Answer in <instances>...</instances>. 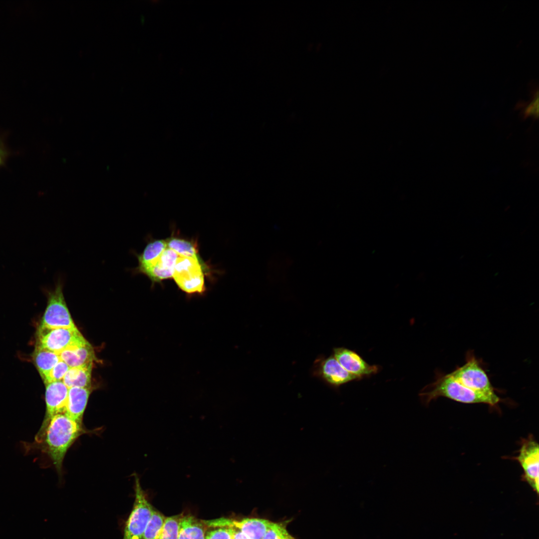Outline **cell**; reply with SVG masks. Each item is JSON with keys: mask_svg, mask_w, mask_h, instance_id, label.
Returning <instances> with one entry per match:
<instances>
[{"mask_svg": "<svg viewBox=\"0 0 539 539\" xmlns=\"http://www.w3.org/2000/svg\"><path fill=\"white\" fill-rule=\"evenodd\" d=\"M312 374L335 390L349 382L361 380L346 371L333 354L327 357L319 356L313 363Z\"/></svg>", "mask_w": 539, "mask_h": 539, "instance_id": "obj_6", "label": "cell"}, {"mask_svg": "<svg viewBox=\"0 0 539 539\" xmlns=\"http://www.w3.org/2000/svg\"><path fill=\"white\" fill-rule=\"evenodd\" d=\"M58 355L70 368L93 363L95 359L93 349L85 338L69 346Z\"/></svg>", "mask_w": 539, "mask_h": 539, "instance_id": "obj_13", "label": "cell"}, {"mask_svg": "<svg viewBox=\"0 0 539 539\" xmlns=\"http://www.w3.org/2000/svg\"><path fill=\"white\" fill-rule=\"evenodd\" d=\"M232 539H249L242 532L235 528H230Z\"/></svg>", "mask_w": 539, "mask_h": 539, "instance_id": "obj_26", "label": "cell"}, {"mask_svg": "<svg viewBox=\"0 0 539 539\" xmlns=\"http://www.w3.org/2000/svg\"><path fill=\"white\" fill-rule=\"evenodd\" d=\"M93 363L69 368L62 382L68 388H91V372Z\"/></svg>", "mask_w": 539, "mask_h": 539, "instance_id": "obj_16", "label": "cell"}, {"mask_svg": "<svg viewBox=\"0 0 539 539\" xmlns=\"http://www.w3.org/2000/svg\"><path fill=\"white\" fill-rule=\"evenodd\" d=\"M183 514L166 517L158 539H178L179 526Z\"/></svg>", "mask_w": 539, "mask_h": 539, "instance_id": "obj_21", "label": "cell"}, {"mask_svg": "<svg viewBox=\"0 0 539 539\" xmlns=\"http://www.w3.org/2000/svg\"><path fill=\"white\" fill-rule=\"evenodd\" d=\"M36 368L45 381L53 367L61 360L59 355L51 351L36 346L33 354Z\"/></svg>", "mask_w": 539, "mask_h": 539, "instance_id": "obj_18", "label": "cell"}, {"mask_svg": "<svg viewBox=\"0 0 539 539\" xmlns=\"http://www.w3.org/2000/svg\"><path fill=\"white\" fill-rule=\"evenodd\" d=\"M515 459L523 469V480L526 482L538 494L539 446L532 435L522 440L519 454Z\"/></svg>", "mask_w": 539, "mask_h": 539, "instance_id": "obj_7", "label": "cell"}, {"mask_svg": "<svg viewBox=\"0 0 539 539\" xmlns=\"http://www.w3.org/2000/svg\"><path fill=\"white\" fill-rule=\"evenodd\" d=\"M69 368L66 363L60 360L50 371L47 379L44 382L45 385L52 382L62 381Z\"/></svg>", "mask_w": 539, "mask_h": 539, "instance_id": "obj_23", "label": "cell"}, {"mask_svg": "<svg viewBox=\"0 0 539 539\" xmlns=\"http://www.w3.org/2000/svg\"><path fill=\"white\" fill-rule=\"evenodd\" d=\"M167 248V242L165 240H156L149 242L142 253L136 255L138 265L134 271L138 273L141 270L150 266Z\"/></svg>", "mask_w": 539, "mask_h": 539, "instance_id": "obj_17", "label": "cell"}, {"mask_svg": "<svg viewBox=\"0 0 539 539\" xmlns=\"http://www.w3.org/2000/svg\"><path fill=\"white\" fill-rule=\"evenodd\" d=\"M419 396L427 406L433 400L446 397L465 404L497 406L501 399L496 394L482 363L472 350L467 351L465 363L447 374L436 371L435 380L426 385Z\"/></svg>", "mask_w": 539, "mask_h": 539, "instance_id": "obj_1", "label": "cell"}, {"mask_svg": "<svg viewBox=\"0 0 539 539\" xmlns=\"http://www.w3.org/2000/svg\"><path fill=\"white\" fill-rule=\"evenodd\" d=\"M38 346L57 354L84 338L77 327L43 328L38 330Z\"/></svg>", "mask_w": 539, "mask_h": 539, "instance_id": "obj_8", "label": "cell"}, {"mask_svg": "<svg viewBox=\"0 0 539 539\" xmlns=\"http://www.w3.org/2000/svg\"><path fill=\"white\" fill-rule=\"evenodd\" d=\"M166 240L167 248L174 251L178 256L200 259L196 246L192 242L174 237Z\"/></svg>", "mask_w": 539, "mask_h": 539, "instance_id": "obj_19", "label": "cell"}, {"mask_svg": "<svg viewBox=\"0 0 539 539\" xmlns=\"http://www.w3.org/2000/svg\"><path fill=\"white\" fill-rule=\"evenodd\" d=\"M10 154V152L6 146L3 138L0 136V167L5 164Z\"/></svg>", "mask_w": 539, "mask_h": 539, "instance_id": "obj_25", "label": "cell"}, {"mask_svg": "<svg viewBox=\"0 0 539 539\" xmlns=\"http://www.w3.org/2000/svg\"><path fill=\"white\" fill-rule=\"evenodd\" d=\"M166 517L154 508L144 531L142 539H158Z\"/></svg>", "mask_w": 539, "mask_h": 539, "instance_id": "obj_20", "label": "cell"}, {"mask_svg": "<svg viewBox=\"0 0 539 539\" xmlns=\"http://www.w3.org/2000/svg\"><path fill=\"white\" fill-rule=\"evenodd\" d=\"M173 278L178 287L188 294H202L206 290L204 265L200 259L179 256Z\"/></svg>", "mask_w": 539, "mask_h": 539, "instance_id": "obj_5", "label": "cell"}, {"mask_svg": "<svg viewBox=\"0 0 539 539\" xmlns=\"http://www.w3.org/2000/svg\"><path fill=\"white\" fill-rule=\"evenodd\" d=\"M333 355L348 372L361 379L378 373L381 367L366 362L356 351L345 347L333 349Z\"/></svg>", "mask_w": 539, "mask_h": 539, "instance_id": "obj_10", "label": "cell"}, {"mask_svg": "<svg viewBox=\"0 0 539 539\" xmlns=\"http://www.w3.org/2000/svg\"><path fill=\"white\" fill-rule=\"evenodd\" d=\"M68 392V388L62 381L45 384L46 411L41 426L44 425L54 415L64 412Z\"/></svg>", "mask_w": 539, "mask_h": 539, "instance_id": "obj_11", "label": "cell"}, {"mask_svg": "<svg viewBox=\"0 0 539 539\" xmlns=\"http://www.w3.org/2000/svg\"><path fill=\"white\" fill-rule=\"evenodd\" d=\"M207 527L202 520L183 514L179 526L178 539H205Z\"/></svg>", "mask_w": 539, "mask_h": 539, "instance_id": "obj_15", "label": "cell"}, {"mask_svg": "<svg viewBox=\"0 0 539 539\" xmlns=\"http://www.w3.org/2000/svg\"><path fill=\"white\" fill-rule=\"evenodd\" d=\"M178 255L167 248L156 261L138 273L147 275L152 283L173 277Z\"/></svg>", "mask_w": 539, "mask_h": 539, "instance_id": "obj_12", "label": "cell"}, {"mask_svg": "<svg viewBox=\"0 0 539 539\" xmlns=\"http://www.w3.org/2000/svg\"><path fill=\"white\" fill-rule=\"evenodd\" d=\"M63 282L58 279L54 287L47 290V304L39 327L70 328L76 326L71 317L63 293Z\"/></svg>", "mask_w": 539, "mask_h": 539, "instance_id": "obj_3", "label": "cell"}, {"mask_svg": "<svg viewBox=\"0 0 539 539\" xmlns=\"http://www.w3.org/2000/svg\"><path fill=\"white\" fill-rule=\"evenodd\" d=\"M208 528L225 527L235 528L242 532L249 539H262L271 525L269 520L247 518L236 520L226 518H220L210 520H203Z\"/></svg>", "mask_w": 539, "mask_h": 539, "instance_id": "obj_9", "label": "cell"}, {"mask_svg": "<svg viewBox=\"0 0 539 539\" xmlns=\"http://www.w3.org/2000/svg\"><path fill=\"white\" fill-rule=\"evenodd\" d=\"M135 479V500L125 524L122 539H142L154 508L142 489L137 475Z\"/></svg>", "mask_w": 539, "mask_h": 539, "instance_id": "obj_4", "label": "cell"}, {"mask_svg": "<svg viewBox=\"0 0 539 539\" xmlns=\"http://www.w3.org/2000/svg\"><path fill=\"white\" fill-rule=\"evenodd\" d=\"M205 539H232L231 529L229 528H212L206 533Z\"/></svg>", "mask_w": 539, "mask_h": 539, "instance_id": "obj_24", "label": "cell"}, {"mask_svg": "<svg viewBox=\"0 0 539 539\" xmlns=\"http://www.w3.org/2000/svg\"><path fill=\"white\" fill-rule=\"evenodd\" d=\"M87 433L83 423L72 419L64 412L54 415L41 426L36 440L42 444L43 452L60 475L67 451L81 435Z\"/></svg>", "mask_w": 539, "mask_h": 539, "instance_id": "obj_2", "label": "cell"}, {"mask_svg": "<svg viewBox=\"0 0 539 539\" xmlns=\"http://www.w3.org/2000/svg\"><path fill=\"white\" fill-rule=\"evenodd\" d=\"M262 539H295L281 524L272 523Z\"/></svg>", "mask_w": 539, "mask_h": 539, "instance_id": "obj_22", "label": "cell"}, {"mask_svg": "<svg viewBox=\"0 0 539 539\" xmlns=\"http://www.w3.org/2000/svg\"><path fill=\"white\" fill-rule=\"evenodd\" d=\"M91 388L72 387L68 388L64 413L72 419L82 423Z\"/></svg>", "mask_w": 539, "mask_h": 539, "instance_id": "obj_14", "label": "cell"}]
</instances>
